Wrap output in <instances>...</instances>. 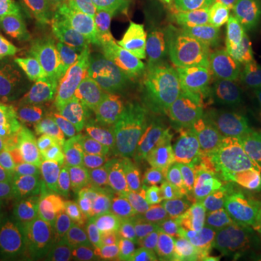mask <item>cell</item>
Returning a JSON list of instances; mask_svg holds the SVG:
<instances>
[{"label": "cell", "mask_w": 261, "mask_h": 261, "mask_svg": "<svg viewBox=\"0 0 261 261\" xmlns=\"http://www.w3.org/2000/svg\"><path fill=\"white\" fill-rule=\"evenodd\" d=\"M174 149L218 186L243 181L258 157L224 122L202 108L180 111Z\"/></svg>", "instance_id": "6da1fadb"}, {"label": "cell", "mask_w": 261, "mask_h": 261, "mask_svg": "<svg viewBox=\"0 0 261 261\" xmlns=\"http://www.w3.org/2000/svg\"><path fill=\"white\" fill-rule=\"evenodd\" d=\"M180 111L178 94H171L160 106L155 121L141 132L126 154L119 160L109 200L113 218L148 192L163 161L174 151Z\"/></svg>", "instance_id": "7a4b0ae2"}, {"label": "cell", "mask_w": 261, "mask_h": 261, "mask_svg": "<svg viewBox=\"0 0 261 261\" xmlns=\"http://www.w3.org/2000/svg\"><path fill=\"white\" fill-rule=\"evenodd\" d=\"M155 64L167 70L187 89L199 90L187 34L141 12L135 2L115 12L108 23Z\"/></svg>", "instance_id": "3957f363"}, {"label": "cell", "mask_w": 261, "mask_h": 261, "mask_svg": "<svg viewBox=\"0 0 261 261\" xmlns=\"http://www.w3.org/2000/svg\"><path fill=\"white\" fill-rule=\"evenodd\" d=\"M54 161L27 126L0 128V199L25 202L47 186Z\"/></svg>", "instance_id": "277c9868"}, {"label": "cell", "mask_w": 261, "mask_h": 261, "mask_svg": "<svg viewBox=\"0 0 261 261\" xmlns=\"http://www.w3.org/2000/svg\"><path fill=\"white\" fill-rule=\"evenodd\" d=\"M58 106L61 112L74 118L93 152L116 163L113 144L119 118L112 89L105 77L87 75L70 80L63 89Z\"/></svg>", "instance_id": "5b68a950"}, {"label": "cell", "mask_w": 261, "mask_h": 261, "mask_svg": "<svg viewBox=\"0 0 261 261\" xmlns=\"http://www.w3.org/2000/svg\"><path fill=\"white\" fill-rule=\"evenodd\" d=\"M102 47L105 64L119 83L148 96L159 106L177 93V80L113 29H106Z\"/></svg>", "instance_id": "8992f818"}, {"label": "cell", "mask_w": 261, "mask_h": 261, "mask_svg": "<svg viewBox=\"0 0 261 261\" xmlns=\"http://www.w3.org/2000/svg\"><path fill=\"white\" fill-rule=\"evenodd\" d=\"M250 211L243 195L226 186H214L202 205L187 221L197 247L225 251L238 238Z\"/></svg>", "instance_id": "52a82bcc"}, {"label": "cell", "mask_w": 261, "mask_h": 261, "mask_svg": "<svg viewBox=\"0 0 261 261\" xmlns=\"http://www.w3.org/2000/svg\"><path fill=\"white\" fill-rule=\"evenodd\" d=\"M116 163L90 152L74 160L41 200V209H79L103 202L112 192Z\"/></svg>", "instance_id": "ba28073f"}, {"label": "cell", "mask_w": 261, "mask_h": 261, "mask_svg": "<svg viewBox=\"0 0 261 261\" xmlns=\"http://www.w3.org/2000/svg\"><path fill=\"white\" fill-rule=\"evenodd\" d=\"M212 187L199 170L174 149L163 161L148 192L174 216L189 221Z\"/></svg>", "instance_id": "9c48e42d"}, {"label": "cell", "mask_w": 261, "mask_h": 261, "mask_svg": "<svg viewBox=\"0 0 261 261\" xmlns=\"http://www.w3.org/2000/svg\"><path fill=\"white\" fill-rule=\"evenodd\" d=\"M173 218L177 216L149 192L115 216L118 226L142 244L154 261H164L171 250Z\"/></svg>", "instance_id": "30bf717a"}, {"label": "cell", "mask_w": 261, "mask_h": 261, "mask_svg": "<svg viewBox=\"0 0 261 261\" xmlns=\"http://www.w3.org/2000/svg\"><path fill=\"white\" fill-rule=\"evenodd\" d=\"M206 109L261 155V105L232 89L231 82L202 92Z\"/></svg>", "instance_id": "8fae6325"}, {"label": "cell", "mask_w": 261, "mask_h": 261, "mask_svg": "<svg viewBox=\"0 0 261 261\" xmlns=\"http://www.w3.org/2000/svg\"><path fill=\"white\" fill-rule=\"evenodd\" d=\"M0 53L15 70L38 82H56L61 77L42 28L16 29L0 35Z\"/></svg>", "instance_id": "7c38bea8"}, {"label": "cell", "mask_w": 261, "mask_h": 261, "mask_svg": "<svg viewBox=\"0 0 261 261\" xmlns=\"http://www.w3.org/2000/svg\"><path fill=\"white\" fill-rule=\"evenodd\" d=\"M51 18L64 29L77 47H102L109 23L96 0H41Z\"/></svg>", "instance_id": "4fadbf2b"}, {"label": "cell", "mask_w": 261, "mask_h": 261, "mask_svg": "<svg viewBox=\"0 0 261 261\" xmlns=\"http://www.w3.org/2000/svg\"><path fill=\"white\" fill-rule=\"evenodd\" d=\"M226 28L207 19L195 18L187 34L199 92L229 82L221 64V48Z\"/></svg>", "instance_id": "5bb4252c"}, {"label": "cell", "mask_w": 261, "mask_h": 261, "mask_svg": "<svg viewBox=\"0 0 261 261\" xmlns=\"http://www.w3.org/2000/svg\"><path fill=\"white\" fill-rule=\"evenodd\" d=\"M112 93L119 118V128L113 144V157L116 163H119L141 132H144L155 121L159 109L157 103L151 97L125 84L113 86Z\"/></svg>", "instance_id": "9a60e30c"}, {"label": "cell", "mask_w": 261, "mask_h": 261, "mask_svg": "<svg viewBox=\"0 0 261 261\" xmlns=\"http://www.w3.org/2000/svg\"><path fill=\"white\" fill-rule=\"evenodd\" d=\"M28 123L38 135L47 141L57 159L64 163H73L74 160L93 152L79 123L67 113L32 115Z\"/></svg>", "instance_id": "2e32d148"}, {"label": "cell", "mask_w": 261, "mask_h": 261, "mask_svg": "<svg viewBox=\"0 0 261 261\" xmlns=\"http://www.w3.org/2000/svg\"><path fill=\"white\" fill-rule=\"evenodd\" d=\"M42 254L31 216L25 211L0 206V261H39Z\"/></svg>", "instance_id": "e0dca14e"}, {"label": "cell", "mask_w": 261, "mask_h": 261, "mask_svg": "<svg viewBox=\"0 0 261 261\" xmlns=\"http://www.w3.org/2000/svg\"><path fill=\"white\" fill-rule=\"evenodd\" d=\"M39 243L49 247H73L86 237L87 222L77 209H42L32 219Z\"/></svg>", "instance_id": "ac0fdd59"}, {"label": "cell", "mask_w": 261, "mask_h": 261, "mask_svg": "<svg viewBox=\"0 0 261 261\" xmlns=\"http://www.w3.org/2000/svg\"><path fill=\"white\" fill-rule=\"evenodd\" d=\"M197 19H207L228 29L235 23L254 19L258 3L255 0H183Z\"/></svg>", "instance_id": "d6986e66"}, {"label": "cell", "mask_w": 261, "mask_h": 261, "mask_svg": "<svg viewBox=\"0 0 261 261\" xmlns=\"http://www.w3.org/2000/svg\"><path fill=\"white\" fill-rule=\"evenodd\" d=\"M137 8L171 28L189 34L195 16L183 0H135Z\"/></svg>", "instance_id": "ffe728a7"}, {"label": "cell", "mask_w": 261, "mask_h": 261, "mask_svg": "<svg viewBox=\"0 0 261 261\" xmlns=\"http://www.w3.org/2000/svg\"><path fill=\"white\" fill-rule=\"evenodd\" d=\"M228 261H261V206L250 211L247 224L226 250Z\"/></svg>", "instance_id": "44dd1931"}, {"label": "cell", "mask_w": 261, "mask_h": 261, "mask_svg": "<svg viewBox=\"0 0 261 261\" xmlns=\"http://www.w3.org/2000/svg\"><path fill=\"white\" fill-rule=\"evenodd\" d=\"M41 29V16L28 0H0V35L16 29Z\"/></svg>", "instance_id": "7402d4cb"}, {"label": "cell", "mask_w": 261, "mask_h": 261, "mask_svg": "<svg viewBox=\"0 0 261 261\" xmlns=\"http://www.w3.org/2000/svg\"><path fill=\"white\" fill-rule=\"evenodd\" d=\"M35 102L34 94L0 70V119L10 113L29 111Z\"/></svg>", "instance_id": "603a6c76"}, {"label": "cell", "mask_w": 261, "mask_h": 261, "mask_svg": "<svg viewBox=\"0 0 261 261\" xmlns=\"http://www.w3.org/2000/svg\"><path fill=\"white\" fill-rule=\"evenodd\" d=\"M70 261H123L102 233L84 237L68 250Z\"/></svg>", "instance_id": "cb8c5ba5"}, {"label": "cell", "mask_w": 261, "mask_h": 261, "mask_svg": "<svg viewBox=\"0 0 261 261\" xmlns=\"http://www.w3.org/2000/svg\"><path fill=\"white\" fill-rule=\"evenodd\" d=\"M103 235L112 244L123 261H154L148 250L135 238H132L129 233L122 231L119 226H106Z\"/></svg>", "instance_id": "d4e9b609"}, {"label": "cell", "mask_w": 261, "mask_h": 261, "mask_svg": "<svg viewBox=\"0 0 261 261\" xmlns=\"http://www.w3.org/2000/svg\"><path fill=\"white\" fill-rule=\"evenodd\" d=\"M235 87L238 92L251 97L252 100L261 105V45L258 54L252 60L251 65L247 70L244 79L237 82Z\"/></svg>", "instance_id": "484cf974"}, {"label": "cell", "mask_w": 261, "mask_h": 261, "mask_svg": "<svg viewBox=\"0 0 261 261\" xmlns=\"http://www.w3.org/2000/svg\"><path fill=\"white\" fill-rule=\"evenodd\" d=\"M197 248L199 250L186 247V245H177L170 252V261H228L226 250L214 251V250H206L202 247H197Z\"/></svg>", "instance_id": "4316f807"}, {"label": "cell", "mask_w": 261, "mask_h": 261, "mask_svg": "<svg viewBox=\"0 0 261 261\" xmlns=\"http://www.w3.org/2000/svg\"><path fill=\"white\" fill-rule=\"evenodd\" d=\"M97 5L103 9V12L108 15V18L111 19L115 12H118L122 8L128 6L130 3H134L135 0H96Z\"/></svg>", "instance_id": "83f0119b"}, {"label": "cell", "mask_w": 261, "mask_h": 261, "mask_svg": "<svg viewBox=\"0 0 261 261\" xmlns=\"http://www.w3.org/2000/svg\"><path fill=\"white\" fill-rule=\"evenodd\" d=\"M39 261H61V260H60V258H57L54 254L44 251V254H42V257L39 258Z\"/></svg>", "instance_id": "f1b7e54d"}]
</instances>
